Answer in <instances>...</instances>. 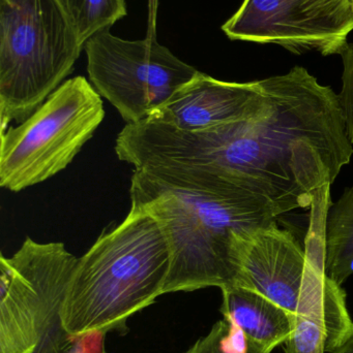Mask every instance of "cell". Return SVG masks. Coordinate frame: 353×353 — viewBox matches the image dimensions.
I'll return each instance as SVG.
<instances>
[{"label": "cell", "instance_id": "obj_2", "mask_svg": "<svg viewBox=\"0 0 353 353\" xmlns=\"http://www.w3.org/2000/svg\"><path fill=\"white\" fill-rule=\"evenodd\" d=\"M130 195L131 205L151 214L169 244L171 265L164 294L238 285L242 236L279 218L198 169L135 170Z\"/></svg>", "mask_w": 353, "mask_h": 353}, {"label": "cell", "instance_id": "obj_6", "mask_svg": "<svg viewBox=\"0 0 353 353\" xmlns=\"http://www.w3.org/2000/svg\"><path fill=\"white\" fill-rule=\"evenodd\" d=\"M78 257L64 243L27 238L0 256V353H70L76 340L64 325Z\"/></svg>", "mask_w": 353, "mask_h": 353}, {"label": "cell", "instance_id": "obj_12", "mask_svg": "<svg viewBox=\"0 0 353 353\" xmlns=\"http://www.w3.org/2000/svg\"><path fill=\"white\" fill-rule=\"evenodd\" d=\"M323 257L325 273L340 285L353 275V186L327 207Z\"/></svg>", "mask_w": 353, "mask_h": 353}, {"label": "cell", "instance_id": "obj_7", "mask_svg": "<svg viewBox=\"0 0 353 353\" xmlns=\"http://www.w3.org/2000/svg\"><path fill=\"white\" fill-rule=\"evenodd\" d=\"M104 117L101 94L84 77L62 83L26 120L1 130L0 186L19 192L64 171Z\"/></svg>", "mask_w": 353, "mask_h": 353}, {"label": "cell", "instance_id": "obj_10", "mask_svg": "<svg viewBox=\"0 0 353 353\" xmlns=\"http://www.w3.org/2000/svg\"><path fill=\"white\" fill-rule=\"evenodd\" d=\"M261 80L236 83L199 72L146 119L187 132H200L247 119L263 107Z\"/></svg>", "mask_w": 353, "mask_h": 353}, {"label": "cell", "instance_id": "obj_17", "mask_svg": "<svg viewBox=\"0 0 353 353\" xmlns=\"http://www.w3.org/2000/svg\"><path fill=\"white\" fill-rule=\"evenodd\" d=\"M106 334L90 333L76 340L70 353H103Z\"/></svg>", "mask_w": 353, "mask_h": 353}, {"label": "cell", "instance_id": "obj_8", "mask_svg": "<svg viewBox=\"0 0 353 353\" xmlns=\"http://www.w3.org/2000/svg\"><path fill=\"white\" fill-rule=\"evenodd\" d=\"M84 49L93 87L126 124L146 119L199 72L155 39L126 41L109 29L91 37Z\"/></svg>", "mask_w": 353, "mask_h": 353}, {"label": "cell", "instance_id": "obj_19", "mask_svg": "<svg viewBox=\"0 0 353 353\" xmlns=\"http://www.w3.org/2000/svg\"><path fill=\"white\" fill-rule=\"evenodd\" d=\"M103 353H106L105 352H104Z\"/></svg>", "mask_w": 353, "mask_h": 353}, {"label": "cell", "instance_id": "obj_16", "mask_svg": "<svg viewBox=\"0 0 353 353\" xmlns=\"http://www.w3.org/2000/svg\"><path fill=\"white\" fill-rule=\"evenodd\" d=\"M341 56L342 86L338 93L345 118L346 130L353 145V43L348 41L339 54Z\"/></svg>", "mask_w": 353, "mask_h": 353}, {"label": "cell", "instance_id": "obj_14", "mask_svg": "<svg viewBox=\"0 0 353 353\" xmlns=\"http://www.w3.org/2000/svg\"><path fill=\"white\" fill-rule=\"evenodd\" d=\"M184 353H271L247 339L230 321H217L207 335L199 338Z\"/></svg>", "mask_w": 353, "mask_h": 353}, {"label": "cell", "instance_id": "obj_15", "mask_svg": "<svg viewBox=\"0 0 353 353\" xmlns=\"http://www.w3.org/2000/svg\"><path fill=\"white\" fill-rule=\"evenodd\" d=\"M284 345L285 353L327 352V337L323 325L305 316H294L292 334Z\"/></svg>", "mask_w": 353, "mask_h": 353}, {"label": "cell", "instance_id": "obj_18", "mask_svg": "<svg viewBox=\"0 0 353 353\" xmlns=\"http://www.w3.org/2000/svg\"><path fill=\"white\" fill-rule=\"evenodd\" d=\"M331 353H353V331L348 339L340 347Z\"/></svg>", "mask_w": 353, "mask_h": 353}, {"label": "cell", "instance_id": "obj_4", "mask_svg": "<svg viewBox=\"0 0 353 353\" xmlns=\"http://www.w3.org/2000/svg\"><path fill=\"white\" fill-rule=\"evenodd\" d=\"M305 245L278 220L251 230L240 243L236 286L259 292L294 316L321 323L331 353L348 339L353 321L342 285L325 273L323 238L308 234Z\"/></svg>", "mask_w": 353, "mask_h": 353}, {"label": "cell", "instance_id": "obj_1", "mask_svg": "<svg viewBox=\"0 0 353 353\" xmlns=\"http://www.w3.org/2000/svg\"><path fill=\"white\" fill-rule=\"evenodd\" d=\"M261 83L263 107L240 121L200 132L151 119L126 124L118 159L135 170H202L276 217L312 207L352 161L339 95L303 66Z\"/></svg>", "mask_w": 353, "mask_h": 353}, {"label": "cell", "instance_id": "obj_13", "mask_svg": "<svg viewBox=\"0 0 353 353\" xmlns=\"http://www.w3.org/2000/svg\"><path fill=\"white\" fill-rule=\"evenodd\" d=\"M83 43L126 14V0H59Z\"/></svg>", "mask_w": 353, "mask_h": 353}, {"label": "cell", "instance_id": "obj_3", "mask_svg": "<svg viewBox=\"0 0 353 353\" xmlns=\"http://www.w3.org/2000/svg\"><path fill=\"white\" fill-rule=\"evenodd\" d=\"M170 265L159 222L131 205L124 221L79 259L62 313L66 331L75 339L90 333L124 335L128 319L163 296Z\"/></svg>", "mask_w": 353, "mask_h": 353}, {"label": "cell", "instance_id": "obj_11", "mask_svg": "<svg viewBox=\"0 0 353 353\" xmlns=\"http://www.w3.org/2000/svg\"><path fill=\"white\" fill-rule=\"evenodd\" d=\"M221 290L224 319L247 339L269 352L285 343L294 327V315L255 290L242 286Z\"/></svg>", "mask_w": 353, "mask_h": 353}, {"label": "cell", "instance_id": "obj_5", "mask_svg": "<svg viewBox=\"0 0 353 353\" xmlns=\"http://www.w3.org/2000/svg\"><path fill=\"white\" fill-rule=\"evenodd\" d=\"M82 49L59 0H0L1 130L26 120L60 86Z\"/></svg>", "mask_w": 353, "mask_h": 353}, {"label": "cell", "instance_id": "obj_9", "mask_svg": "<svg viewBox=\"0 0 353 353\" xmlns=\"http://www.w3.org/2000/svg\"><path fill=\"white\" fill-rule=\"evenodd\" d=\"M222 30L294 54L339 55L353 30L352 0H244Z\"/></svg>", "mask_w": 353, "mask_h": 353}]
</instances>
